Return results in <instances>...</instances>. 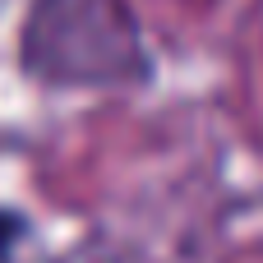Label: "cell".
Here are the masks:
<instances>
[{"label":"cell","instance_id":"6da1fadb","mask_svg":"<svg viewBox=\"0 0 263 263\" xmlns=\"http://www.w3.org/2000/svg\"><path fill=\"white\" fill-rule=\"evenodd\" d=\"M28 217L23 213H14V208H0V263H9L18 254V245L28 240Z\"/></svg>","mask_w":263,"mask_h":263}]
</instances>
